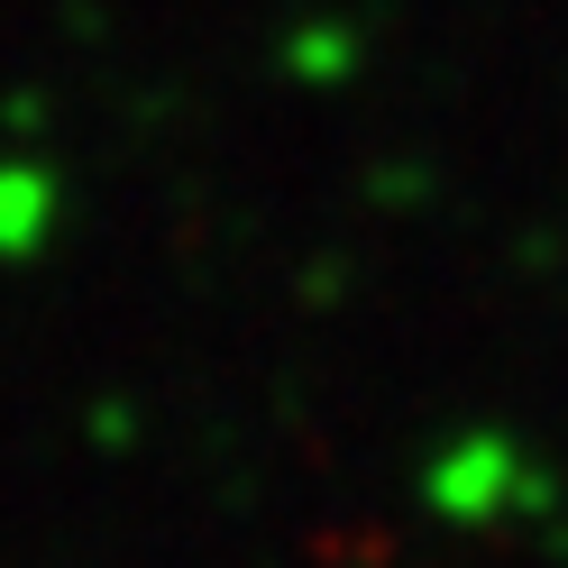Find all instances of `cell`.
<instances>
[{
  "mask_svg": "<svg viewBox=\"0 0 568 568\" xmlns=\"http://www.w3.org/2000/svg\"><path fill=\"white\" fill-rule=\"evenodd\" d=\"M55 211H64V193L38 156H0V257H38Z\"/></svg>",
  "mask_w": 568,
  "mask_h": 568,
  "instance_id": "1",
  "label": "cell"
}]
</instances>
